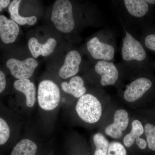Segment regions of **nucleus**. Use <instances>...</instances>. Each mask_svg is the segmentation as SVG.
Segmentation results:
<instances>
[{
    "instance_id": "obj_1",
    "label": "nucleus",
    "mask_w": 155,
    "mask_h": 155,
    "mask_svg": "<svg viewBox=\"0 0 155 155\" xmlns=\"http://www.w3.org/2000/svg\"><path fill=\"white\" fill-rule=\"evenodd\" d=\"M51 20L57 29L63 33L71 32L75 27L72 3L68 0H58L53 5Z\"/></svg>"
},
{
    "instance_id": "obj_2",
    "label": "nucleus",
    "mask_w": 155,
    "mask_h": 155,
    "mask_svg": "<svg viewBox=\"0 0 155 155\" xmlns=\"http://www.w3.org/2000/svg\"><path fill=\"white\" fill-rule=\"evenodd\" d=\"M76 112L81 119L89 123H94L101 119L102 109L100 101L91 94H84L76 104Z\"/></svg>"
},
{
    "instance_id": "obj_3",
    "label": "nucleus",
    "mask_w": 155,
    "mask_h": 155,
    "mask_svg": "<svg viewBox=\"0 0 155 155\" xmlns=\"http://www.w3.org/2000/svg\"><path fill=\"white\" fill-rule=\"evenodd\" d=\"M61 99L60 89L53 81H42L39 84L38 100L39 105L43 110H52L59 105Z\"/></svg>"
},
{
    "instance_id": "obj_4",
    "label": "nucleus",
    "mask_w": 155,
    "mask_h": 155,
    "mask_svg": "<svg viewBox=\"0 0 155 155\" xmlns=\"http://www.w3.org/2000/svg\"><path fill=\"white\" fill-rule=\"evenodd\" d=\"M38 65L37 61L31 58H26L24 61L11 58L6 63V66L11 75L18 79L30 78Z\"/></svg>"
},
{
    "instance_id": "obj_5",
    "label": "nucleus",
    "mask_w": 155,
    "mask_h": 155,
    "mask_svg": "<svg viewBox=\"0 0 155 155\" xmlns=\"http://www.w3.org/2000/svg\"><path fill=\"white\" fill-rule=\"evenodd\" d=\"M122 56L123 60L126 61H141L146 58V52L142 45L127 31L123 39Z\"/></svg>"
},
{
    "instance_id": "obj_6",
    "label": "nucleus",
    "mask_w": 155,
    "mask_h": 155,
    "mask_svg": "<svg viewBox=\"0 0 155 155\" xmlns=\"http://www.w3.org/2000/svg\"><path fill=\"white\" fill-rule=\"evenodd\" d=\"M87 47L92 57L96 60L110 61L113 60L115 49L111 45L100 41L97 37L90 40Z\"/></svg>"
},
{
    "instance_id": "obj_7",
    "label": "nucleus",
    "mask_w": 155,
    "mask_h": 155,
    "mask_svg": "<svg viewBox=\"0 0 155 155\" xmlns=\"http://www.w3.org/2000/svg\"><path fill=\"white\" fill-rule=\"evenodd\" d=\"M152 86V82L148 78H137L132 81L124 91V99L129 102L135 101L141 98Z\"/></svg>"
},
{
    "instance_id": "obj_8",
    "label": "nucleus",
    "mask_w": 155,
    "mask_h": 155,
    "mask_svg": "<svg viewBox=\"0 0 155 155\" xmlns=\"http://www.w3.org/2000/svg\"><path fill=\"white\" fill-rule=\"evenodd\" d=\"M95 70L101 75L100 82L103 86L114 85L118 80L119 72L114 63L100 61L96 64Z\"/></svg>"
},
{
    "instance_id": "obj_9",
    "label": "nucleus",
    "mask_w": 155,
    "mask_h": 155,
    "mask_svg": "<svg viewBox=\"0 0 155 155\" xmlns=\"http://www.w3.org/2000/svg\"><path fill=\"white\" fill-rule=\"evenodd\" d=\"M81 61V56L78 51L72 50L69 52L65 58L64 65L59 71L60 77L63 79H67L77 74L79 71Z\"/></svg>"
},
{
    "instance_id": "obj_10",
    "label": "nucleus",
    "mask_w": 155,
    "mask_h": 155,
    "mask_svg": "<svg viewBox=\"0 0 155 155\" xmlns=\"http://www.w3.org/2000/svg\"><path fill=\"white\" fill-rule=\"evenodd\" d=\"M19 32V26L16 22L4 15H0V38L4 43H14Z\"/></svg>"
},
{
    "instance_id": "obj_11",
    "label": "nucleus",
    "mask_w": 155,
    "mask_h": 155,
    "mask_svg": "<svg viewBox=\"0 0 155 155\" xmlns=\"http://www.w3.org/2000/svg\"><path fill=\"white\" fill-rule=\"evenodd\" d=\"M55 39L50 38L43 44L40 43L35 38H31L28 41V46L32 56L37 58L39 56L49 55L54 51L57 45Z\"/></svg>"
},
{
    "instance_id": "obj_12",
    "label": "nucleus",
    "mask_w": 155,
    "mask_h": 155,
    "mask_svg": "<svg viewBox=\"0 0 155 155\" xmlns=\"http://www.w3.org/2000/svg\"><path fill=\"white\" fill-rule=\"evenodd\" d=\"M14 88L22 93L26 97V104L28 107L34 105L36 101V88L33 82L28 79H18L14 82Z\"/></svg>"
},
{
    "instance_id": "obj_13",
    "label": "nucleus",
    "mask_w": 155,
    "mask_h": 155,
    "mask_svg": "<svg viewBox=\"0 0 155 155\" xmlns=\"http://www.w3.org/2000/svg\"><path fill=\"white\" fill-rule=\"evenodd\" d=\"M84 85L82 78L80 76H75L71 78L69 83L67 81L62 82L61 87L65 92L79 98L86 92V88Z\"/></svg>"
},
{
    "instance_id": "obj_14",
    "label": "nucleus",
    "mask_w": 155,
    "mask_h": 155,
    "mask_svg": "<svg viewBox=\"0 0 155 155\" xmlns=\"http://www.w3.org/2000/svg\"><path fill=\"white\" fill-rule=\"evenodd\" d=\"M21 2L20 0H14L10 3L8 11L11 19L18 25H22L26 24L30 25H34L37 21V19L36 17H23L19 15V8Z\"/></svg>"
},
{
    "instance_id": "obj_15",
    "label": "nucleus",
    "mask_w": 155,
    "mask_h": 155,
    "mask_svg": "<svg viewBox=\"0 0 155 155\" xmlns=\"http://www.w3.org/2000/svg\"><path fill=\"white\" fill-rule=\"evenodd\" d=\"M124 2L129 14L134 17H144L149 11L148 5L143 0H125Z\"/></svg>"
},
{
    "instance_id": "obj_16",
    "label": "nucleus",
    "mask_w": 155,
    "mask_h": 155,
    "mask_svg": "<svg viewBox=\"0 0 155 155\" xmlns=\"http://www.w3.org/2000/svg\"><path fill=\"white\" fill-rule=\"evenodd\" d=\"M37 146L29 139H23L17 143L13 149L11 155H35Z\"/></svg>"
},
{
    "instance_id": "obj_17",
    "label": "nucleus",
    "mask_w": 155,
    "mask_h": 155,
    "mask_svg": "<svg viewBox=\"0 0 155 155\" xmlns=\"http://www.w3.org/2000/svg\"><path fill=\"white\" fill-rule=\"evenodd\" d=\"M144 132V128L141 122L135 120L132 123V129L129 134L125 136L123 140L125 146L130 147L134 143L137 139L140 137Z\"/></svg>"
},
{
    "instance_id": "obj_18",
    "label": "nucleus",
    "mask_w": 155,
    "mask_h": 155,
    "mask_svg": "<svg viewBox=\"0 0 155 155\" xmlns=\"http://www.w3.org/2000/svg\"><path fill=\"white\" fill-rule=\"evenodd\" d=\"M94 142L96 147L94 155H107L109 141L101 133H97L93 137Z\"/></svg>"
},
{
    "instance_id": "obj_19",
    "label": "nucleus",
    "mask_w": 155,
    "mask_h": 155,
    "mask_svg": "<svg viewBox=\"0 0 155 155\" xmlns=\"http://www.w3.org/2000/svg\"><path fill=\"white\" fill-rule=\"evenodd\" d=\"M129 123L128 113L124 110H119L116 111L114 116L113 125L117 129L125 130Z\"/></svg>"
},
{
    "instance_id": "obj_20",
    "label": "nucleus",
    "mask_w": 155,
    "mask_h": 155,
    "mask_svg": "<svg viewBox=\"0 0 155 155\" xmlns=\"http://www.w3.org/2000/svg\"><path fill=\"white\" fill-rule=\"evenodd\" d=\"M145 132L148 147L150 150L155 151V126L147 123L145 125Z\"/></svg>"
},
{
    "instance_id": "obj_21",
    "label": "nucleus",
    "mask_w": 155,
    "mask_h": 155,
    "mask_svg": "<svg viewBox=\"0 0 155 155\" xmlns=\"http://www.w3.org/2000/svg\"><path fill=\"white\" fill-rule=\"evenodd\" d=\"M124 146L118 142H112L109 144L107 155H126Z\"/></svg>"
},
{
    "instance_id": "obj_22",
    "label": "nucleus",
    "mask_w": 155,
    "mask_h": 155,
    "mask_svg": "<svg viewBox=\"0 0 155 155\" xmlns=\"http://www.w3.org/2000/svg\"><path fill=\"white\" fill-rule=\"evenodd\" d=\"M10 136V129L7 122L0 117V145L5 143Z\"/></svg>"
},
{
    "instance_id": "obj_23",
    "label": "nucleus",
    "mask_w": 155,
    "mask_h": 155,
    "mask_svg": "<svg viewBox=\"0 0 155 155\" xmlns=\"http://www.w3.org/2000/svg\"><path fill=\"white\" fill-rule=\"evenodd\" d=\"M105 133L107 135L115 139L120 138L122 135V131L117 129L113 124L108 125L106 127Z\"/></svg>"
},
{
    "instance_id": "obj_24",
    "label": "nucleus",
    "mask_w": 155,
    "mask_h": 155,
    "mask_svg": "<svg viewBox=\"0 0 155 155\" xmlns=\"http://www.w3.org/2000/svg\"><path fill=\"white\" fill-rule=\"evenodd\" d=\"M145 44L148 48L155 51V34L147 35L145 39Z\"/></svg>"
},
{
    "instance_id": "obj_25",
    "label": "nucleus",
    "mask_w": 155,
    "mask_h": 155,
    "mask_svg": "<svg viewBox=\"0 0 155 155\" xmlns=\"http://www.w3.org/2000/svg\"><path fill=\"white\" fill-rule=\"evenodd\" d=\"M6 76L2 71L0 70V94L2 93L6 86Z\"/></svg>"
},
{
    "instance_id": "obj_26",
    "label": "nucleus",
    "mask_w": 155,
    "mask_h": 155,
    "mask_svg": "<svg viewBox=\"0 0 155 155\" xmlns=\"http://www.w3.org/2000/svg\"><path fill=\"white\" fill-rule=\"evenodd\" d=\"M135 141L137 144L140 149L144 150L146 148L147 143L143 139L139 137V138L136 140Z\"/></svg>"
},
{
    "instance_id": "obj_27",
    "label": "nucleus",
    "mask_w": 155,
    "mask_h": 155,
    "mask_svg": "<svg viewBox=\"0 0 155 155\" xmlns=\"http://www.w3.org/2000/svg\"><path fill=\"white\" fill-rule=\"evenodd\" d=\"M11 3L10 0H0V11L5 8Z\"/></svg>"
},
{
    "instance_id": "obj_28",
    "label": "nucleus",
    "mask_w": 155,
    "mask_h": 155,
    "mask_svg": "<svg viewBox=\"0 0 155 155\" xmlns=\"http://www.w3.org/2000/svg\"><path fill=\"white\" fill-rule=\"evenodd\" d=\"M145 2L147 4H150V5H154L155 4V0H146Z\"/></svg>"
}]
</instances>
